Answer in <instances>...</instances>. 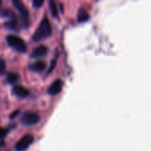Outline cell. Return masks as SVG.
I'll use <instances>...</instances> for the list:
<instances>
[{
  "instance_id": "obj_8",
  "label": "cell",
  "mask_w": 151,
  "mask_h": 151,
  "mask_svg": "<svg viewBox=\"0 0 151 151\" xmlns=\"http://www.w3.org/2000/svg\"><path fill=\"white\" fill-rule=\"evenodd\" d=\"M48 52V48L44 45H41L36 47L31 53L30 57L34 58H42L43 56H45Z\"/></svg>"
},
{
  "instance_id": "obj_5",
  "label": "cell",
  "mask_w": 151,
  "mask_h": 151,
  "mask_svg": "<svg viewBox=\"0 0 151 151\" xmlns=\"http://www.w3.org/2000/svg\"><path fill=\"white\" fill-rule=\"evenodd\" d=\"M34 136L32 134H26L24 135L16 144H15V150L16 151H25L27 148L33 143Z\"/></svg>"
},
{
  "instance_id": "obj_11",
  "label": "cell",
  "mask_w": 151,
  "mask_h": 151,
  "mask_svg": "<svg viewBox=\"0 0 151 151\" xmlns=\"http://www.w3.org/2000/svg\"><path fill=\"white\" fill-rule=\"evenodd\" d=\"M5 26L9 28V29H12V30H15L17 31L19 28V26H18V21H17V19L16 18H13V19H10L6 23H5Z\"/></svg>"
},
{
  "instance_id": "obj_6",
  "label": "cell",
  "mask_w": 151,
  "mask_h": 151,
  "mask_svg": "<svg viewBox=\"0 0 151 151\" xmlns=\"http://www.w3.org/2000/svg\"><path fill=\"white\" fill-rule=\"evenodd\" d=\"M64 86V82L61 80H56L54 82L51 83V85L50 86V88H48V93L51 96H56L58 94H59L63 88Z\"/></svg>"
},
{
  "instance_id": "obj_4",
  "label": "cell",
  "mask_w": 151,
  "mask_h": 151,
  "mask_svg": "<svg viewBox=\"0 0 151 151\" xmlns=\"http://www.w3.org/2000/svg\"><path fill=\"white\" fill-rule=\"evenodd\" d=\"M40 121V117L38 114L31 111L25 112L20 119V122L24 126H34L36 125Z\"/></svg>"
},
{
  "instance_id": "obj_7",
  "label": "cell",
  "mask_w": 151,
  "mask_h": 151,
  "mask_svg": "<svg viewBox=\"0 0 151 151\" xmlns=\"http://www.w3.org/2000/svg\"><path fill=\"white\" fill-rule=\"evenodd\" d=\"M12 94L14 96H16L17 97H19V98H25L27 97L28 95H29V91L22 87V86H19V85H16L13 87L12 88Z\"/></svg>"
},
{
  "instance_id": "obj_10",
  "label": "cell",
  "mask_w": 151,
  "mask_h": 151,
  "mask_svg": "<svg viewBox=\"0 0 151 151\" xmlns=\"http://www.w3.org/2000/svg\"><path fill=\"white\" fill-rule=\"evenodd\" d=\"M88 19H89V14L88 13V12L85 9L81 8L78 12V21L79 22H86Z\"/></svg>"
},
{
  "instance_id": "obj_2",
  "label": "cell",
  "mask_w": 151,
  "mask_h": 151,
  "mask_svg": "<svg viewBox=\"0 0 151 151\" xmlns=\"http://www.w3.org/2000/svg\"><path fill=\"white\" fill-rule=\"evenodd\" d=\"M6 41L8 45L14 50L20 53H24L27 51V44L24 40L21 39L19 36L15 35H9L6 37Z\"/></svg>"
},
{
  "instance_id": "obj_9",
  "label": "cell",
  "mask_w": 151,
  "mask_h": 151,
  "mask_svg": "<svg viewBox=\"0 0 151 151\" xmlns=\"http://www.w3.org/2000/svg\"><path fill=\"white\" fill-rule=\"evenodd\" d=\"M46 67V63L44 61H36L29 65V69L35 73H41Z\"/></svg>"
},
{
  "instance_id": "obj_3",
  "label": "cell",
  "mask_w": 151,
  "mask_h": 151,
  "mask_svg": "<svg viewBox=\"0 0 151 151\" xmlns=\"http://www.w3.org/2000/svg\"><path fill=\"white\" fill-rule=\"evenodd\" d=\"M12 4L20 13L22 27L24 28H27L29 27L30 21H29V13H28V10L27 6L20 0H12Z\"/></svg>"
},
{
  "instance_id": "obj_18",
  "label": "cell",
  "mask_w": 151,
  "mask_h": 151,
  "mask_svg": "<svg viewBox=\"0 0 151 151\" xmlns=\"http://www.w3.org/2000/svg\"><path fill=\"white\" fill-rule=\"evenodd\" d=\"M19 111H14V112L10 116V118H11V119H13L15 116H17V115H18V113H19Z\"/></svg>"
},
{
  "instance_id": "obj_17",
  "label": "cell",
  "mask_w": 151,
  "mask_h": 151,
  "mask_svg": "<svg viewBox=\"0 0 151 151\" xmlns=\"http://www.w3.org/2000/svg\"><path fill=\"white\" fill-rule=\"evenodd\" d=\"M55 65H56V59H54L53 61H51V65H50V69H49V72H48V73H50L52 71V69L54 68Z\"/></svg>"
},
{
  "instance_id": "obj_1",
  "label": "cell",
  "mask_w": 151,
  "mask_h": 151,
  "mask_svg": "<svg viewBox=\"0 0 151 151\" xmlns=\"http://www.w3.org/2000/svg\"><path fill=\"white\" fill-rule=\"evenodd\" d=\"M52 33L51 25L47 17H44L41 21L39 27L33 35V40L35 42H40L47 37H49Z\"/></svg>"
},
{
  "instance_id": "obj_16",
  "label": "cell",
  "mask_w": 151,
  "mask_h": 151,
  "mask_svg": "<svg viewBox=\"0 0 151 151\" xmlns=\"http://www.w3.org/2000/svg\"><path fill=\"white\" fill-rule=\"evenodd\" d=\"M5 69V63H4V60L0 58V74L4 73Z\"/></svg>"
},
{
  "instance_id": "obj_15",
  "label": "cell",
  "mask_w": 151,
  "mask_h": 151,
  "mask_svg": "<svg viewBox=\"0 0 151 151\" xmlns=\"http://www.w3.org/2000/svg\"><path fill=\"white\" fill-rule=\"evenodd\" d=\"M8 134V129L0 127V139H4Z\"/></svg>"
},
{
  "instance_id": "obj_14",
  "label": "cell",
  "mask_w": 151,
  "mask_h": 151,
  "mask_svg": "<svg viewBox=\"0 0 151 151\" xmlns=\"http://www.w3.org/2000/svg\"><path fill=\"white\" fill-rule=\"evenodd\" d=\"M43 0H33V6L35 8H40L43 4Z\"/></svg>"
},
{
  "instance_id": "obj_12",
  "label": "cell",
  "mask_w": 151,
  "mask_h": 151,
  "mask_svg": "<svg viewBox=\"0 0 151 151\" xmlns=\"http://www.w3.org/2000/svg\"><path fill=\"white\" fill-rule=\"evenodd\" d=\"M19 75H18L17 73H8L6 80H7V82H8L9 84L14 85V84H16V83L18 82V81H19Z\"/></svg>"
},
{
  "instance_id": "obj_13",
  "label": "cell",
  "mask_w": 151,
  "mask_h": 151,
  "mask_svg": "<svg viewBox=\"0 0 151 151\" xmlns=\"http://www.w3.org/2000/svg\"><path fill=\"white\" fill-rule=\"evenodd\" d=\"M50 12L52 14V16L54 18H58V8H57V4L54 1L50 0Z\"/></svg>"
}]
</instances>
